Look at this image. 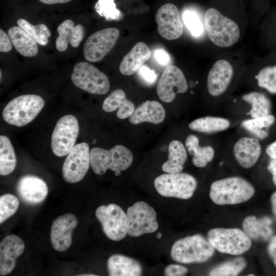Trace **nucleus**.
<instances>
[{"label":"nucleus","mask_w":276,"mask_h":276,"mask_svg":"<svg viewBox=\"0 0 276 276\" xmlns=\"http://www.w3.org/2000/svg\"><path fill=\"white\" fill-rule=\"evenodd\" d=\"M261 146L258 139L243 137L234 146L233 152L236 160L242 167L248 169L253 167L261 153Z\"/></svg>","instance_id":"aec40b11"},{"label":"nucleus","mask_w":276,"mask_h":276,"mask_svg":"<svg viewBox=\"0 0 276 276\" xmlns=\"http://www.w3.org/2000/svg\"><path fill=\"white\" fill-rule=\"evenodd\" d=\"M17 24L26 31L35 41L41 45L45 46L49 42L51 33L48 28L43 24L33 25L27 20L19 19Z\"/></svg>","instance_id":"72a5a7b5"},{"label":"nucleus","mask_w":276,"mask_h":276,"mask_svg":"<svg viewBox=\"0 0 276 276\" xmlns=\"http://www.w3.org/2000/svg\"><path fill=\"white\" fill-rule=\"evenodd\" d=\"M58 36L56 40V47L60 52L65 51L70 43L73 48H77L82 40L85 33L81 24L74 25L71 19H66L57 28Z\"/></svg>","instance_id":"412c9836"},{"label":"nucleus","mask_w":276,"mask_h":276,"mask_svg":"<svg viewBox=\"0 0 276 276\" xmlns=\"http://www.w3.org/2000/svg\"><path fill=\"white\" fill-rule=\"evenodd\" d=\"M154 56L156 61L162 65L167 64L170 60V57L168 53L162 49L156 50Z\"/></svg>","instance_id":"c03bdc74"},{"label":"nucleus","mask_w":276,"mask_h":276,"mask_svg":"<svg viewBox=\"0 0 276 276\" xmlns=\"http://www.w3.org/2000/svg\"><path fill=\"white\" fill-rule=\"evenodd\" d=\"M17 164L13 146L9 139L0 136V174L7 175L15 169Z\"/></svg>","instance_id":"7c9ffc66"},{"label":"nucleus","mask_w":276,"mask_h":276,"mask_svg":"<svg viewBox=\"0 0 276 276\" xmlns=\"http://www.w3.org/2000/svg\"><path fill=\"white\" fill-rule=\"evenodd\" d=\"M229 121L224 118L207 116L198 118L189 124V128L199 132L211 133L227 129Z\"/></svg>","instance_id":"c756f323"},{"label":"nucleus","mask_w":276,"mask_h":276,"mask_svg":"<svg viewBox=\"0 0 276 276\" xmlns=\"http://www.w3.org/2000/svg\"><path fill=\"white\" fill-rule=\"evenodd\" d=\"M96 216L101 224L105 235L110 240L118 241L127 234L126 213L118 205H101L96 210Z\"/></svg>","instance_id":"9b49d317"},{"label":"nucleus","mask_w":276,"mask_h":276,"mask_svg":"<svg viewBox=\"0 0 276 276\" xmlns=\"http://www.w3.org/2000/svg\"><path fill=\"white\" fill-rule=\"evenodd\" d=\"M162 236V234L161 233H158L157 234V235H156V238H157V239H160V238H161Z\"/></svg>","instance_id":"8fccbe9b"},{"label":"nucleus","mask_w":276,"mask_h":276,"mask_svg":"<svg viewBox=\"0 0 276 276\" xmlns=\"http://www.w3.org/2000/svg\"><path fill=\"white\" fill-rule=\"evenodd\" d=\"M115 174L117 176H118L121 174V171H116L115 172Z\"/></svg>","instance_id":"3c124183"},{"label":"nucleus","mask_w":276,"mask_h":276,"mask_svg":"<svg viewBox=\"0 0 276 276\" xmlns=\"http://www.w3.org/2000/svg\"><path fill=\"white\" fill-rule=\"evenodd\" d=\"M275 121L273 115L267 114L263 117L252 118L242 122V126L259 139L267 137L268 133L263 130L271 126Z\"/></svg>","instance_id":"473e14b6"},{"label":"nucleus","mask_w":276,"mask_h":276,"mask_svg":"<svg viewBox=\"0 0 276 276\" xmlns=\"http://www.w3.org/2000/svg\"><path fill=\"white\" fill-rule=\"evenodd\" d=\"M79 132L77 118L72 114L60 118L51 136V146L53 153L59 157L68 154L75 145Z\"/></svg>","instance_id":"9d476101"},{"label":"nucleus","mask_w":276,"mask_h":276,"mask_svg":"<svg viewBox=\"0 0 276 276\" xmlns=\"http://www.w3.org/2000/svg\"><path fill=\"white\" fill-rule=\"evenodd\" d=\"M267 250L270 258L276 267V235L270 239Z\"/></svg>","instance_id":"37998d69"},{"label":"nucleus","mask_w":276,"mask_h":276,"mask_svg":"<svg viewBox=\"0 0 276 276\" xmlns=\"http://www.w3.org/2000/svg\"><path fill=\"white\" fill-rule=\"evenodd\" d=\"M139 72L141 77L149 84L153 83L156 79L157 75L155 72L146 66L141 67Z\"/></svg>","instance_id":"a19ab883"},{"label":"nucleus","mask_w":276,"mask_h":276,"mask_svg":"<svg viewBox=\"0 0 276 276\" xmlns=\"http://www.w3.org/2000/svg\"><path fill=\"white\" fill-rule=\"evenodd\" d=\"M81 275H96L95 274H83Z\"/></svg>","instance_id":"603ef678"},{"label":"nucleus","mask_w":276,"mask_h":276,"mask_svg":"<svg viewBox=\"0 0 276 276\" xmlns=\"http://www.w3.org/2000/svg\"><path fill=\"white\" fill-rule=\"evenodd\" d=\"M44 100L34 94L23 95L11 100L4 107L2 116L8 124L17 127L32 122L43 109Z\"/></svg>","instance_id":"7ed1b4c3"},{"label":"nucleus","mask_w":276,"mask_h":276,"mask_svg":"<svg viewBox=\"0 0 276 276\" xmlns=\"http://www.w3.org/2000/svg\"><path fill=\"white\" fill-rule=\"evenodd\" d=\"M19 200L14 195L6 194L0 197V223L2 224L17 211Z\"/></svg>","instance_id":"e433bc0d"},{"label":"nucleus","mask_w":276,"mask_h":276,"mask_svg":"<svg viewBox=\"0 0 276 276\" xmlns=\"http://www.w3.org/2000/svg\"><path fill=\"white\" fill-rule=\"evenodd\" d=\"M246 266L245 260L242 257H239L215 267L209 272V275L211 276L237 275L245 268Z\"/></svg>","instance_id":"f704fd0d"},{"label":"nucleus","mask_w":276,"mask_h":276,"mask_svg":"<svg viewBox=\"0 0 276 276\" xmlns=\"http://www.w3.org/2000/svg\"><path fill=\"white\" fill-rule=\"evenodd\" d=\"M12 45L20 55L25 57H34L38 52L37 43L21 28L14 26L8 31Z\"/></svg>","instance_id":"bb28decb"},{"label":"nucleus","mask_w":276,"mask_h":276,"mask_svg":"<svg viewBox=\"0 0 276 276\" xmlns=\"http://www.w3.org/2000/svg\"><path fill=\"white\" fill-rule=\"evenodd\" d=\"M270 202L273 214L276 216V192L273 193L271 196Z\"/></svg>","instance_id":"09e8293b"},{"label":"nucleus","mask_w":276,"mask_h":276,"mask_svg":"<svg viewBox=\"0 0 276 276\" xmlns=\"http://www.w3.org/2000/svg\"><path fill=\"white\" fill-rule=\"evenodd\" d=\"M127 234L139 237L155 232L158 228L156 213L147 203L139 201L127 209Z\"/></svg>","instance_id":"1a4fd4ad"},{"label":"nucleus","mask_w":276,"mask_h":276,"mask_svg":"<svg viewBox=\"0 0 276 276\" xmlns=\"http://www.w3.org/2000/svg\"><path fill=\"white\" fill-rule=\"evenodd\" d=\"M186 147L189 153L193 155V164L197 167H205L214 158L213 148L209 146L200 147L198 137L194 135H189L187 136Z\"/></svg>","instance_id":"c85d7f7f"},{"label":"nucleus","mask_w":276,"mask_h":276,"mask_svg":"<svg viewBox=\"0 0 276 276\" xmlns=\"http://www.w3.org/2000/svg\"><path fill=\"white\" fill-rule=\"evenodd\" d=\"M271 224V220L268 217L258 218L255 216H250L244 220L243 228L250 239L267 241L272 235V230L270 226Z\"/></svg>","instance_id":"a878e982"},{"label":"nucleus","mask_w":276,"mask_h":276,"mask_svg":"<svg viewBox=\"0 0 276 276\" xmlns=\"http://www.w3.org/2000/svg\"><path fill=\"white\" fill-rule=\"evenodd\" d=\"M267 170L272 174L273 182L276 186V158H271L269 161Z\"/></svg>","instance_id":"a18cd8bd"},{"label":"nucleus","mask_w":276,"mask_h":276,"mask_svg":"<svg viewBox=\"0 0 276 276\" xmlns=\"http://www.w3.org/2000/svg\"><path fill=\"white\" fill-rule=\"evenodd\" d=\"M266 152L270 158H276V141L267 146Z\"/></svg>","instance_id":"49530a36"},{"label":"nucleus","mask_w":276,"mask_h":276,"mask_svg":"<svg viewBox=\"0 0 276 276\" xmlns=\"http://www.w3.org/2000/svg\"><path fill=\"white\" fill-rule=\"evenodd\" d=\"M151 55V50L146 43L137 42L124 56L119 66L120 72L126 76L133 74L149 59Z\"/></svg>","instance_id":"4be33fe9"},{"label":"nucleus","mask_w":276,"mask_h":276,"mask_svg":"<svg viewBox=\"0 0 276 276\" xmlns=\"http://www.w3.org/2000/svg\"><path fill=\"white\" fill-rule=\"evenodd\" d=\"M242 99L250 104L251 108L248 113L252 118L269 114L271 110V103L264 94L257 91L244 95Z\"/></svg>","instance_id":"2f4dec72"},{"label":"nucleus","mask_w":276,"mask_h":276,"mask_svg":"<svg viewBox=\"0 0 276 276\" xmlns=\"http://www.w3.org/2000/svg\"><path fill=\"white\" fill-rule=\"evenodd\" d=\"M187 272V268L177 264H170L164 270L165 275L167 276L183 275Z\"/></svg>","instance_id":"ea45409f"},{"label":"nucleus","mask_w":276,"mask_h":276,"mask_svg":"<svg viewBox=\"0 0 276 276\" xmlns=\"http://www.w3.org/2000/svg\"><path fill=\"white\" fill-rule=\"evenodd\" d=\"M40 2L48 5H52L55 4L66 3L72 0H39Z\"/></svg>","instance_id":"de8ad7c7"},{"label":"nucleus","mask_w":276,"mask_h":276,"mask_svg":"<svg viewBox=\"0 0 276 276\" xmlns=\"http://www.w3.org/2000/svg\"><path fill=\"white\" fill-rule=\"evenodd\" d=\"M255 77L259 86L276 94V65L262 68Z\"/></svg>","instance_id":"c9c22d12"},{"label":"nucleus","mask_w":276,"mask_h":276,"mask_svg":"<svg viewBox=\"0 0 276 276\" xmlns=\"http://www.w3.org/2000/svg\"><path fill=\"white\" fill-rule=\"evenodd\" d=\"M233 68L226 60L216 61L210 71L207 78V87L210 94L217 97L228 88L233 76Z\"/></svg>","instance_id":"a211bd4d"},{"label":"nucleus","mask_w":276,"mask_h":276,"mask_svg":"<svg viewBox=\"0 0 276 276\" xmlns=\"http://www.w3.org/2000/svg\"><path fill=\"white\" fill-rule=\"evenodd\" d=\"M107 267L110 276H139L142 273L139 262L120 254L111 256L107 260Z\"/></svg>","instance_id":"b1692460"},{"label":"nucleus","mask_w":276,"mask_h":276,"mask_svg":"<svg viewBox=\"0 0 276 276\" xmlns=\"http://www.w3.org/2000/svg\"><path fill=\"white\" fill-rule=\"evenodd\" d=\"M155 20L158 32L164 38L172 40L182 35L183 26L175 5L168 3L162 6L156 12Z\"/></svg>","instance_id":"2eb2a0df"},{"label":"nucleus","mask_w":276,"mask_h":276,"mask_svg":"<svg viewBox=\"0 0 276 276\" xmlns=\"http://www.w3.org/2000/svg\"><path fill=\"white\" fill-rule=\"evenodd\" d=\"M96 8L99 15L107 20H118L121 17L120 12L116 9L113 0H100Z\"/></svg>","instance_id":"58836bf2"},{"label":"nucleus","mask_w":276,"mask_h":276,"mask_svg":"<svg viewBox=\"0 0 276 276\" xmlns=\"http://www.w3.org/2000/svg\"><path fill=\"white\" fill-rule=\"evenodd\" d=\"M23 240L15 235L5 237L0 243V275H5L14 268L16 259L24 252Z\"/></svg>","instance_id":"6ab92c4d"},{"label":"nucleus","mask_w":276,"mask_h":276,"mask_svg":"<svg viewBox=\"0 0 276 276\" xmlns=\"http://www.w3.org/2000/svg\"><path fill=\"white\" fill-rule=\"evenodd\" d=\"M215 248L200 234L188 236L174 242L170 251L171 258L183 264L203 263L214 254Z\"/></svg>","instance_id":"20e7f679"},{"label":"nucleus","mask_w":276,"mask_h":276,"mask_svg":"<svg viewBox=\"0 0 276 276\" xmlns=\"http://www.w3.org/2000/svg\"><path fill=\"white\" fill-rule=\"evenodd\" d=\"M204 24L210 40L218 47H231L239 39L238 25L216 9L210 8L206 11Z\"/></svg>","instance_id":"f03ea898"},{"label":"nucleus","mask_w":276,"mask_h":276,"mask_svg":"<svg viewBox=\"0 0 276 276\" xmlns=\"http://www.w3.org/2000/svg\"><path fill=\"white\" fill-rule=\"evenodd\" d=\"M78 224L75 215L67 213L54 219L51 228L50 238L54 249L59 252L66 250L72 243V234Z\"/></svg>","instance_id":"dca6fc26"},{"label":"nucleus","mask_w":276,"mask_h":276,"mask_svg":"<svg viewBox=\"0 0 276 276\" xmlns=\"http://www.w3.org/2000/svg\"><path fill=\"white\" fill-rule=\"evenodd\" d=\"M187 158L183 145L179 141H172L169 145L168 159L163 164L162 169L166 173L180 172Z\"/></svg>","instance_id":"cd10ccee"},{"label":"nucleus","mask_w":276,"mask_h":276,"mask_svg":"<svg viewBox=\"0 0 276 276\" xmlns=\"http://www.w3.org/2000/svg\"><path fill=\"white\" fill-rule=\"evenodd\" d=\"M102 108L107 112L119 109L116 115L120 119L130 117L135 110L134 104L127 99L125 92L121 89H116L110 93L104 100Z\"/></svg>","instance_id":"393cba45"},{"label":"nucleus","mask_w":276,"mask_h":276,"mask_svg":"<svg viewBox=\"0 0 276 276\" xmlns=\"http://www.w3.org/2000/svg\"><path fill=\"white\" fill-rule=\"evenodd\" d=\"M255 192L253 186L246 179L232 176L213 182L210 197L218 205L236 204L250 199Z\"/></svg>","instance_id":"f257e3e1"},{"label":"nucleus","mask_w":276,"mask_h":276,"mask_svg":"<svg viewBox=\"0 0 276 276\" xmlns=\"http://www.w3.org/2000/svg\"><path fill=\"white\" fill-rule=\"evenodd\" d=\"M12 43L7 35L3 30H0V51L8 52L12 49Z\"/></svg>","instance_id":"79ce46f5"},{"label":"nucleus","mask_w":276,"mask_h":276,"mask_svg":"<svg viewBox=\"0 0 276 276\" xmlns=\"http://www.w3.org/2000/svg\"><path fill=\"white\" fill-rule=\"evenodd\" d=\"M120 36L116 28H107L98 31L86 40L83 47L85 59L90 62L102 60L113 48Z\"/></svg>","instance_id":"ddd939ff"},{"label":"nucleus","mask_w":276,"mask_h":276,"mask_svg":"<svg viewBox=\"0 0 276 276\" xmlns=\"http://www.w3.org/2000/svg\"><path fill=\"white\" fill-rule=\"evenodd\" d=\"M207 239L212 246L221 253L239 255L249 249L251 239L239 228H215L210 230Z\"/></svg>","instance_id":"423d86ee"},{"label":"nucleus","mask_w":276,"mask_h":276,"mask_svg":"<svg viewBox=\"0 0 276 276\" xmlns=\"http://www.w3.org/2000/svg\"><path fill=\"white\" fill-rule=\"evenodd\" d=\"M188 84L181 71L177 66L170 65L166 67L157 85V94L164 102H172L178 94L187 91Z\"/></svg>","instance_id":"4468645a"},{"label":"nucleus","mask_w":276,"mask_h":276,"mask_svg":"<svg viewBox=\"0 0 276 276\" xmlns=\"http://www.w3.org/2000/svg\"><path fill=\"white\" fill-rule=\"evenodd\" d=\"M16 191L21 200L30 204L41 202L48 194V188L44 181L32 175L21 176L17 183Z\"/></svg>","instance_id":"f3484780"},{"label":"nucleus","mask_w":276,"mask_h":276,"mask_svg":"<svg viewBox=\"0 0 276 276\" xmlns=\"http://www.w3.org/2000/svg\"><path fill=\"white\" fill-rule=\"evenodd\" d=\"M71 80L75 86L92 94L104 95L110 87L107 76L88 62H80L74 66Z\"/></svg>","instance_id":"6e6552de"},{"label":"nucleus","mask_w":276,"mask_h":276,"mask_svg":"<svg viewBox=\"0 0 276 276\" xmlns=\"http://www.w3.org/2000/svg\"><path fill=\"white\" fill-rule=\"evenodd\" d=\"M165 116V110L160 103L147 100L135 109L129 118V122L133 125L143 122L158 124L164 121Z\"/></svg>","instance_id":"5701e85b"},{"label":"nucleus","mask_w":276,"mask_h":276,"mask_svg":"<svg viewBox=\"0 0 276 276\" xmlns=\"http://www.w3.org/2000/svg\"><path fill=\"white\" fill-rule=\"evenodd\" d=\"M195 178L186 173H167L157 176L154 185L158 194L182 199L191 198L197 187Z\"/></svg>","instance_id":"0eeeda50"},{"label":"nucleus","mask_w":276,"mask_h":276,"mask_svg":"<svg viewBox=\"0 0 276 276\" xmlns=\"http://www.w3.org/2000/svg\"><path fill=\"white\" fill-rule=\"evenodd\" d=\"M182 19L193 36L199 37L202 35L203 26L199 16L195 12L190 10L185 11L182 14Z\"/></svg>","instance_id":"4c0bfd02"},{"label":"nucleus","mask_w":276,"mask_h":276,"mask_svg":"<svg viewBox=\"0 0 276 276\" xmlns=\"http://www.w3.org/2000/svg\"><path fill=\"white\" fill-rule=\"evenodd\" d=\"M90 165L94 172L103 175L107 169L114 172L126 170L131 165V151L122 145H116L109 150L94 147L90 150Z\"/></svg>","instance_id":"39448f33"},{"label":"nucleus","mask_w":276,"mask_h":276,"mask_svg":"<svg viewBox=\"0 0 276 276\" xmlns=\"http://www.w3.org/2000/svg\"><path fill=\"white\" fill-rule=\"evenodd\" d=\"M90 151L85 142L74 146L68 153L62 166V176L68 183L81 181L87 173L89 166Z\"/></svg>","instance_id":"f8f14e48"},{"label":"nucleus","mask_w":276,"mask_h":276,"mask_svg":"<svg viewBox=\"0 0 276 276\" xmlns=\"http://www.w3.org/2000/svg\"><path fill=\"white\" fill-rule=\"evenodd\" d=\"M247 275H248V276L252 275H252H254V274H248Z\"/></svg>","instance_id":"864d4df0"}]
</instances>
